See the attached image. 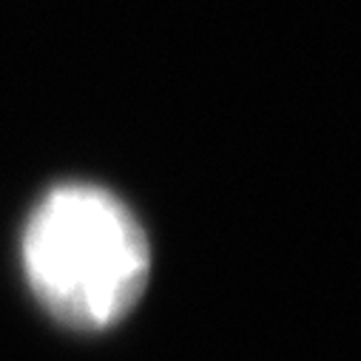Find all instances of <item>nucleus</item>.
<instances>
[{
	"label": "nucleus",
	"mask_w": 361,
	"mask_h": 361,
	"mask_svg": "<svg viewBox=\"0 0 361 361\" xmlns=\"http://www.w3.org/2000/svg\"><path fill=\"white\" fill-rule=\"evenodd\" d=\"M23 267L57 322L103 330L140 302L151 250L137 216L114 194L97 185H60L26 222Z\"/></svg>",
	"instance_id": "f257e3e1"
}]
</instances>
